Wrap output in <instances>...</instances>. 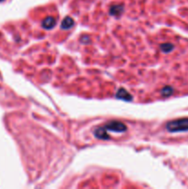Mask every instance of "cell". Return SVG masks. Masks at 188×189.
<instances>
[{"instance_id": "6da1fadb", "label": "cell", "mask_w": 188, "mask_h": 189, "mask_svg": "<svg viewBox=\"0 0 188 189\" xmlns=\"http://www.w3.org/2000/svg\"><path fill=\"white\" fill-rule=\"evenodd\" d=\"M126 130V126L125 124L118 121H112L108 123L107 125L99 127L97 130L95 131L96 138L101 139H109L110 136L107 134V131L112 132H117V133H123Z\"/></svg>"}, {"instance_id": "7a4b0ae2", "label": "cell", "mask_w": 188, "mask_h": 189, "mask_svg": "<svg viewBox=\"0 0 188 189\" xmlns=\"http://www.w3.org/2000/svg\"><path fill=\"white\" fill-rule=\"evenodd\" d=\"M166 129L171 133L188 131V118H181L171 121L166 125Z\"/></svg>"}, {"instance_id": "3957f363", "label": "cell", "mask_w": 188, "mask_h": 189, "mask_svg": "<svg viewBox=\"0 0 188 189\" xmlns=\"http://www.w3.org/2000/svg\"><path fill=\"white\" fill-rule=\"evenodd\" d=\"M42 27L46 30H50L52 28H53L55 25V19H53V17H47L45 19H44L42 23Z\"/></svg>"}, {"instance_id": "277c9868", "label": "cell", "mask_w": 188, "mask_h": 189, "mask_svg": "<svg viewBox=\"0 0 188 189\" xmlns=\"http://www.w3.org/2000/svg\"><path fill=\"white\" fill-rule=\"evenodd\" d=\"M116 97L119 99H123L125 101H130L132 100V96L127 92V91L125 89H120L117 91L116 93Z\"/></svg>"}, {"instance_id": "5b68a950", "label": "cell", "mask_w": 188, "mask_h": 189, "mask_svg": "<svg viewBox=\"0 0 188 189\" xmlns=\"http://www.w3.org/2000/svg\"><path fill=\"white\" fill-rule=\"evenodd\" d=\"M73 25H74V20H73V19L70 18V17H67L65 19L62 21V23H61V28H62V29L67 30V29H70Z\"/></svg>"}, {"instance_id": "8992f818", "label": "cell", "mask_w": 188, "mask_h": 189, "mask_svg": "<svg viewBox=\"0 0 188 189\" xmlns=\"http://www.w3.org/2000/svg\"><path fill=\"white\" fill-rule=\"evenodd\" d=\"M123 7L122 6H114L111 8V14L112 15H119L123 11Z\"/></svg>"}, {"instance_id": "52a82bcc", "label": "cell", "mask_w": 188, "mask_h": 189, "mask_svg": "<svg viewBox=\"0 0 188 189\" xmlns=\"http://www.w3.org/2000/svg\"><path fill=\"white\" fill-rule=\"evenodd\" d=\"M160 49H162V51L164 53H169L171 51H173V45L171 44H164L160 45Z\"/></svg>"}, {"instance_id": "ba28073f", "label": "cell", "mask_w": 188, "mask_h": 189, "mask_svg": "<svg viewBox=\"0 0 188 189\" xmlns=\"http://www.w3.org/2000/svg\"><path fill=\"white\" fill-rule=\"evenodd\" d=\"M162 94L163 96H170V95L173 94V89L170 88V87H165L162 90Z\"/></svg>"}]
</instances>
